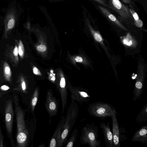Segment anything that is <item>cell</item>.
Instances as JSON below:
<instances>
[{
  "instance_id": "4fadbf2b",
  "label": "cell",
  "mask_w": 147,
  "mask_h": 147,
  "mask_svg": "<svg viewBox=\"0 0 147 147\" xmlns=\"http://www.w3.org/2000/svg\"><path fill=\"white\" fill-rule=\"evenodd\" d=\"M97 6L102 13L108 19L122 28L125 29V27L121 24L119 21L107 9L102 5H97Z\"/></svg>"
},
{
  "instance_id": "7402d4cb",
  "label": "cell",
  "mask_w": 147,
  "mask_h": 147,
  "mask_svg": "<svg viewBox=\"0 0 147 147\" xmlns=\"http://www.w3.org/2000/svg\"><path fill=\"white\" fill-rule=\"evenodd\" d=\"M123 42L124 44L128 46H130L132 44L131 41L127 38L125 39L123 41Z\"/></svg>"
},
{
  "instance_id": "83f0119b",
  "label": "cell",
  "mask_w": 147,
  "mask_h": 147,
  "mask_svg": "<svg viewBox=\"0 0 147 147\" xmlns=\"http://www.w3.org/2000/svg\"><path fill=\"white\" fill-rule=\"evenodd\" d=\"M1 89L3 90H6L9 89V88L6 85H3L1 86Z\"/></svg>"
},
{
  "instance_id": "3957f363",
  "label": "cell",
  "mask_w": 147,
  "mask_h": 147,
  "mask_svg": "<svg viewBox=\"0 0 147 147\" xmlns=\"http://www.w3.org/2000/svg\"><path fill=\"white\" fill-rule=\"evenodd\" d=\"M89 113L95 118L104 119L117 115L115 108L109 103L98 101L90 103L87 108Z\"/></svg>"
},
{
  "instance_id": "277c9868",
  "label": "cell",
  "mask_w": 147,
  "mask_h": 147,
  "mask_svg": "<svg viewBox=\"0 0 147 147\" xmlns=\"http://www.w3.org/2000/svg\"><path fill=\"white\" fill-rule=\"evenodd\" d=\"M98 128L94 123L87 124L82 129L80 142L82 145L88 144L90 147H100V142L98 139Z\"/></svg>"
},
{
  "instance_id": "7c38bea8",
  "label": "cell",
  "mask_w": 147,
  "mask_h": 147,
  "mask_svg": "<svg viewBox=\"0 0 147 147\" xmlns=\"http://www.w3.org/2000/svg\"><path fill=\"white\" fill-rule=\"evenodd\" d=\"M132 142H138L143 144L147 143V125L142 126L133 135Z\"/></svg>"
},
{
  "instance_id": "5bb4252c",
  "label": "cell",
  "mask_w": 147,
  "mask_h": 147,
  "mask_svg": "<svg viewBox=\"0 0 147 147\" xmlns=\"http://www.w3.org/2000/svg\"><path fill=\"white\" fill-rule=\"evenodd\" d=\"M39 94V89L37 88L34 91L30 99V105L31 112L34 117H35L34 115V109L38 102Z\"/></svg>"
},
{
  "instance_id": "44dd1931",
  "label": "cell",
  "mask_w": 147,
  "mask_h": 147,
  "mask_svg": "<svg viewBox=\"0 0 147 147\" xmlns=\"http://www.w3.org/2000/svg\"><path fill=\"white\" fill-rule=\"evenodd\" d=\"M36 49L38 51L42 52L45 51L47 48L45 45H41L37 46Z\"/></svg>"
},
{
  "instance_id": "ac0fdd59",
  "label": "cell",
  "mask_w": 147,
  "mask_h": 147,
  "mask_svg": "<svg viewBox=\"0 0 147 147\" xmlns=\"http://www.w3.org/2000/svg\"><path fill=\"white\" fill-rule=\"evenodd\" d=\"M129 10L133 17L136 26L138 28H141L143 25V23L139 18L137 13L132 9L129 8Z\"/></svg>"
},
{
  "instance_id": "9a60e30c",
  "label": "cell",
  "mask_w": 147,
  "mask_h": 147,
  "mask_svg": "<svg viewBox=\"0 0 147 147\" xmlns=\"http://www.w3.org/2000/svg\"><path fill=\"white\" fill-rule=\"evenodd\" d=\"M147 121V103L143 107L139 113L137 115L136 121L138 123L145 122Z\"/></svg>"
},
{
  "instance_id": "e0dca14e",
  "label": "cell",
  "mask_w": 147,
  "mask_h": 147,
  "mask_svg": "<svg viewBox=\"0 0 147 147\" xmlns=\"http://www.w3.org/2000/svg\"><path fill=\"white\" fill-rule=\"evenodd\" d=\"M7 27L9 29H12L14 26L15 19L14 13L11 12L9 13L6 18Z\"/></svg>"
},
{
  "instance_id": "2e32d148",
  "label": "cell",
  "mask_w": 147,
  "mask_h": 147,
  "mask_svg": "<svg viewBox=\"0 0 147 147\" xmlns=\"http://www.w3.org/2000/svg\"><path fill=\"white\" fill-rule=\"evenodd\" d=\"M78 129H74L72 132L71 136L69 139L67 140L65 144V147H73L76 142L78 134Z\"/></svg>"
},
{
  "instance_id": "6da1fadb",
  "label": "cell",
  "mask_w": 147,
  "mask_h": 147,
  "mask_svg": "<svg viewBox=\"0 0 147 147\" xmlns=\"http://www.w3.org/2000/svg\"><path fill=\"white\" fill-rule=\"evenodd\" d=\"M75 101L71 99L67 110L58 147H62L66 143L69 134L77 118L78 107Z\"/></svg>"
},
{
  "instance_id": "ffe728a7",
  "label": "cell",
  "mask_w": 147,
  "mask_h": 147,
  "mask_svg": "<svg viewBox=\"0 0 147 147\" xmlns=\"http://www.w3.org/2000/svg\"><path fill=\"white\" fill-rule=\"evenodd\" d=\"M98 2L99 3L103 5L105 7H106L109 8V5H107L106 2L104 0H94Z\"/></svg>"
},
{
  "instance_id": "f1b7e54d",
  "label": "cell",
  "mask_w": 147,
  "mask_h": 147,
  "mask_svg": "<svg viewBox=\"0 0 147 147\" xmlns=\"http://www.w3.org/2000/svg\"><path fill=\"white\" fill-rule=\"evenodd\" d=\"M45 146V145L44 144H41L38 146V147H44Z\"/></svg>"
},
{
  "instance_id": "484cf974",
  "label": "cell",
  "mask_w": 147,
  "mask_h": 147,
  "mask_svg": "<svg viewBox=\"0 0 147 147\" xmlns=\"http://www.w3.org/2000/svg\"><path fill=\"white\" fill-rule=\"evenodd\" d=\"M76 61L78 62H81L83 61L82 58L80 56L77 57L75 58Z\"/></svg>"
},
{
  "instance_id": "8992f818",
  "label": "cell",
  "mask_w": 147,
  "mask_h": 147,
  "mask_svg": "<svg viewBox=\"0 0 147 147\" xmlns=\"http://www.w3.org/2000/svg\"><path fill=\"white\" fill-rule=\"evenodd\" d=\"M45 105L50 118L56 115L59 106V100L54 95L51 90H49L47 92Z\"/></svg>"
},
{
  "instance_id": "d4e9b609",
  "label": "cell",
  "mask_w": 147,
  "mask_h": 147,
  "mask_svg": "<svg viewBox=\"0 0 147 147\" xmlns=\"http://www.w3.org/2000/svg\"><path fill=\"white\" fill-rule=\"evenodd\" d=\"M18 49L17 47L16 46L13 52L14 55L15 56H17L18 55Z\"/></svg>"
},
{
  "instance_id": "cb8c5ba5",
  "label": "cell",
  "mask_w": 147,
  "mask_h": 147,
  "mask_svg": "<svg viewBox=\"0 0 147 147\" xmlns=\"http://www.w3.org/2000/svg\"><path fill=\"white\" fill-rule=\"evenodd\" d=\"M124 3L129 4L132 6L133 5V3L131 0H122Z\"/></svg>"
},
{
  "instance_id": "5b68a950",
  "label": "cell",
  "mask_w": 147,
  "mask_h": 147,
  "mask_svg": "<svg viewBox=\"0 0 147 147\" xmlns=\"http://www.w3.org/2000/svg\"><path fill=\"white\" fill-rule=\"evenodd\" d=\"M109 7L116 12L125 22L134 20L129 8L119 0H109Z\"/></svg>"
},
{
  "instance_id": "7a4b0ae2",
  "label": "cell",
  "mask_w": 147,
  "mask_h": 147,
  "mask_svg": "<svg viewBox=\"0 0 147 147\" xmlns=\"http://www.w3.org/2000/svg\"><path fill=\"white\" fill-rule=\"evenodd\" d=\"M15 99L17 128L16 138L17 144L18 147H26L29 140V132L25 123L24 112L16 98H15Z\"/></svg>"
},
{
  "instance_id": "30bf717a",
  "label": "cell",
  "mask_w": 147,
  "mask_h": 147,
  "mask_svg": "<svg viewBox=\"0 0 147 147\" xmlns=\"http://www.w3.org/2000/svg\"><path fill=\"white\" fill-rule=\"evenodd\" d=\"M65 117L63 115L57 126L54 132L51 137L49 144L48 147H58L61 133Z\"/></svg>"
},
{
  "instance_id": "ba28073f",
  "label": "cell",
  "mask_w": 147,
  "mask_h": 147,
  "mask_svg": "<svg viewBox=\"0 0 147 147\" xmlns=\"http://www.w3.org/2000/svg\"><path fill=\"white\" fill-rule=\"evenodd\" d=\"M12 101H7L6 104L5 110V123L8 133H12L13 120V111Z\"/></svg>"
},
{
  "instance_id": "4316f807",
  "label": "cell",
  "mask_w": 147,
  "mask_h": 147,
  "mask_svg": "<svg viewBox=\"0 0 147 147\" xmlns=\"http://www.w3.org/2000/svg\"><path fill=\"white\" fill-rule=\"evenodd\" d=\"M33 71L34 73L35 74L39 75L40 73L36 67L34 68Z\"/></svg>"
},
{
  "instance_id": "8fae6325",
  "label": "cell",
  "mask_w": 147,
  "mask_h": 147,
  "mask_svg": "<svg viewBox=\"0 0 147 147\" xmlns=\"http://www.w3.org/2000/svg\"><path fill=\"white\" fill-rule=\"evenodd\" d=\"M100 127L104 135L105 142L107 147H113L112 133L109 125V123H100Z\"/></svg>"
},
{
  "instance_id": "9c48e42d",
  "label": "cell",
  "mask_w": 147,
  "mask_h": 147,
  "mask_svg": "<svg viewBox=\"0 0 147 147\" xmlns=\"http://www.w3.org/2000/svg\"><path fill=\"white\" fill-rule=\"evenodd\" d=\"M116 115L114 114L111 117L112 121V135L113 147L121 146V133L119 125L116 117Z\"/></svg>"
},
{
  "instance_id": "d6986e66",
  "label": "cell",
  "mask_w": 147,
  "mask_h": 147,
  "mask_svg": "<svg viewBox=\"0 0 147 147\" xmlns=\"http://www.w3.org/2000/svg\"><path fill=\"white\" fill-rule=\"evenodd\" d=\"M18 52L19 55L21 57H22L24 53V48L23 44L21 40L20 41L19 44Z\"/></svg>"
},
{
  "instance_id": "603a6c76",
  "label": "cell",
  "mask_w": 147,
  "mask_h": 147,
  "mask_svg": "<svg viewBox=\"0 0 147 147\" xmlns=\"http://www.w3.org/2000/svg\"><path fill=\"white\" fill-rule=\"evenodd\" d=\"M10 70L9 67L7 66L5 68V73L6 75H8L10 73Z\"/></svg>"
},
{
  "instance_id": "52a82bcc",
  "label": "cell",
  "mask_w": 147,
  "mask_h": 147,
  "mask_svg": "<svg viewBox=\"0 0 147 147\" xmlns=\"http://www.w3.org/2000/svg\"><path fill=\"white\" fill-rule=\"evenodd\" d=\"M71 99L78 103L82 104L89 101L91 96L88 92L82 88H74L69 87Z\"/></svg>"
}]
</instances>
